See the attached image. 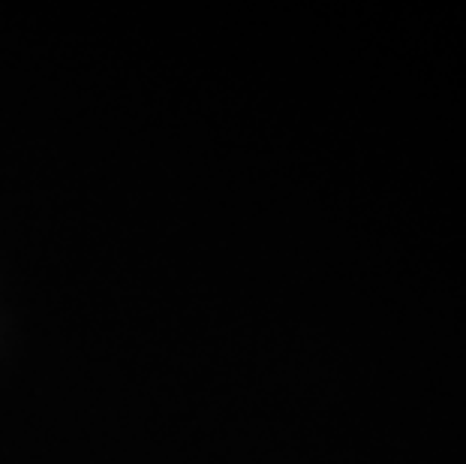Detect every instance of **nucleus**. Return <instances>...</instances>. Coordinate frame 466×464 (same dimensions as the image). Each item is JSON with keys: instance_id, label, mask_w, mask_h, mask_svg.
Wrapping results in <instances>:
<instances>
[]
</instances>
